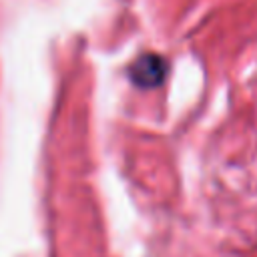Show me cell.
<instances>
[{
    "mask_svg": "<svg viewBox=\"0 0 257 257\" xmlns=\"http://www.w3.org/2000/svg\"><path fill=\"white\" fill-rule=\"evenodd\" d=\"M167 72H169L167 60L155 52H147V54L139 56L128 70L131 80L141 88H155V86L163 84Z\"/></svg>",
    "mask_w": 257,
    "mask_h": 257,
    "instance_id": "6da1fadb",
    "label": "cell"
}]
</instances>
